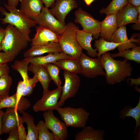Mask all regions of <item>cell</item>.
I'll return each instance as SVG.
<instances>
[{
	"instance_id": "1",
	"label": "cell",
	"mask_w": 140,
	"mask_h": 140,
	"mask_svg": "<svg viewBox=\"0 0 140 140\" xmlns=\"http://www.w3.org/2000/svg\"><path fill=\"white\" fill-rule=\"evenodd\" d=\"M100 60L102 66L106 71L107 83L113 85L121 83L131 75L133 68L128 61L115 60L108 52L102 55Z\"/></svg>"
},
{
	"instance_id": "2",
	"label": "cell",
	"mask_w": 140,
	"mask_h": 140,
	"mask_svg": "<svg viewBox=\"0 0 140 140\" xmlns=\"http://www.w3.org/2000/svg\"><path fill=\"white\" fill-rule=\"evenodd\" d=\"M4 6L9 12L0 6V12L5 16L4 18L0 19L2 20V23L13 26L23 34L29 42L31 41L29 36L31 32L30 29L37 24L36 20L27 17L16 7L9 6L5 3Z\"/></svg>"
},
{
	"instance_id": "3",
	"label": "cell",
	"mask_w": 140,
	"mask_h": 140,
	"mask_svg": "<svg viewBox=\"0 0 140 140\" xmlns=\"http://www.w3.org/2000/svg\"><path fill=\"white\" fill-rule=\"evenodd\" d=\"M2 50L14 58L28 45V41L16 27L9 24L5 29Z\"/></svg>"
},
{
	"instance_id": "4",
	"label": "cell",
	"mask_w": 140,
	"mask_h": 140,
	"mask_svg": "<svg viewBox=\"0 0 140 140\" xmlns=\"http://www.w3.org/2000/svg\"><path fill=\"white\" fill-rule=\"evenodd\" d=\"M79 26L72 22L66 25L65 30L60 35L59 43L62 52L71 57L79 59L82 52V48L76 38Z\"/></svg>"
},
{
	"instance_id": "5",
	"label": "cell",
	"mask_w": 140,
	"mask_h": 140,
	"mask_svg": "<svg viewBox=\"0 0 140 140\" xmlns=\"http://www.w3.org/2000/svg\"><path fill=\"white\" fill-rule=\"evenodd\" d=\"M67 127L83 128L85 126L90 113L83 108L58 107L56 109Z\"/></svg>"
},
{
	"instance_id": "6",
	"label": "cell",
	"mask_w": 140,
	"mask_h": 140,
	"mask_svg": "<svg viewBox=\"0 0 140 140\" xmlns=\"http://www.w3.org/2000/svg\"><path fill=\"white\" fill-rule=\"evenodd\" d=\"M74 15V22L80 24L84 31L92 33L94 39H97L100 36L101 22L80 7L75 12Z\"/></svg>"
},
{
	"instance_id": "7",
	"label": "cell",
	"mask_w": 140,
	"mask_h": 140,
	"mask_svg": "<svg viewBox=\"0 0 140 140\" xmlns=\"http://www.w3.org/2000/svg\"><path fill=\"white\" fill-rule=\"evenodd\" d=\"M63 75L65 83L62 87L61 94L58 101L59 107L63 106L67 99L75 96L78 91L80 84V79L78 74L64 71Z\"/></svg>"
},
{
	"instance_id": "8",
	"label": "cell",
	"mask_w": 140,
	"mask_h": 140,
	"mask_svg": "<svg viewBox=\"0 0 140 140\" xmlns=\"http://www.w3.org/2000/svg\"><path fill=\"white\" fill-rule=\"evenodd\" d=\"M62 90V87L60 86L57 87L53 90H48L43 93L41 99L36 102L33 105V110L35 112H38L56 110L59 107L58 100L61 97Z\"/></svg>"
},
{
	"instance_id": "9",
	"label": "cell",
	"mask_w": 140,
	"mask_h": 140,
	"mask_svg": "<svg viewBox=\"0 0 140 140\" xmlns=\"http://www.w3.org/2000/svg\"><path fill=\"white\" fill-rule=\"evenodd\" d=\"M81 74L85 77L93 78L98 75H106L102 66L100 59L89 57L82 52L79 58Z\"/></svg>"
},
{
	"instance_id": "10",
	"label": "cell",
	"mask_w": 140,
	"mask_h": 140,
	"mask_svg": "<svg viewBox=\"0 0 140 140\" xmlns=\"http://www.w3.org/2000/svg\"><path fill=\"white\" fill-rule=\"evenodd\" d=\"M53 110L44 111L43 116L45 124L55 136L57 140H65L68 136L67 127L65 123L54 115Z\"/></svg>"
},
{
	"instance_id": "11",
	"label": "cell",
	"mask_w": 140,
	"mask_h": 140,
	"mask_svg": "<svg viewBox=\"0 0 140 140\" xmlns=\"http://www.w3.org/2000/svg\"><path fill=\"white\" fill-rule=\"evenodd\" d=\"M37 24L47 28L60 35L65 30L66 25L60 22L45 6L42 8L41 13L35 20Z\"/></svg>"
},
{
	"instance_id": "12",
	"label": "cell",
	"mask_w": 140,
	"mask_h": 140,
	"mask_svg": "<svg viewBox=\"0 0 140 140\" xmlns=\"http://www.w3.org/2000/svg\"><path fill=\"white\" fill-rule=\"evenodd\" d=\"M76 0H56L49 9L50 12L58 20L64 25L67 15L73 9L77 8Z\"/></svg>"
},
{
	"instance_id": "13",
	"label": "cell",
	"mask_w": 140,
	"mask_h": 140,
	"mask_svg": "<svg viewBox=\"0 0 140 140\" xmlns=\"http://www.w3.org/2000/svg\"><path fill=\"white\" fill-rule=\"evenodd\" d=\"M36 32L31 40V46L59 43L60 35L45 27L39 26L36 28Z\"/></svg>"
},
{
	"instance_id": "14",
	"label": "cell",
	"mask_w": 140,
	"mask_h": 140,
	"mask_svg": "<svg viewBox=\"0 0 140 140\" xmlns=\"http://www.w3.org/2000/svg\"><path fill=\"white\" fill-rule=\"evenodd\" d=\"M3 133H9L25 121L22 116L18 115L14 108H9L4 112L2 119Z\"/></svg>"
},
{
	"instance_id": "15",
	"label": "cell",
	"mask_w": 140,
	"mask_h": 140,
	"mask_svg": "<svg viewBox=\"0 0 140 140\" xmlns=\"http://www.w3.org/2000/svg\"><path fill=\"white\" fill-rule=\"evenodd\" d=\"M117 27L125 26L128 23H135L138 16L135 8L127 3L116 14Z\"/></svg>"
},
{
	"instance_id": "16",
	"label": "cell",
	"mask_w": 140,
	"mask_h": 140,
	"mask_svg": "<svg viewBox=\"0 0 140 140\" xmlns=\"http://www.w3.org/2000/svg\"><path fill=\"white\" fill-rule=\"evenodd\" d=\"M110 41L121 44V45L117 47L119 52L132 48L136 46L131 38L130 39L128 38L126 29L125 26H120L116 29Z\"/></svg>"
},
{
	"instance_id": "17",
	"label": "cell",
	"mask_w": 140,
	"mask_h": 140,
	"mask_svg": "<svg viewBox=\"0 0 140 140\" xmlns=\"http://www.w3.org/2000/svg\"><path fill=\"white\" fill-rule=\"evenodd\" d=\"M20 10L28 18L35 20L44 7L41 0H20Z\"/></svg>"
},
{
	"instance_id": "18",
	"label": "cell",
	"mask_w": 140,
	"mask_h": 140,
	"mask_svg": "<svg viewBox=\"0 0 140 140\" xmlns=\"http://www.w3.org/2000/svg\"><path fill=\"white\" fill-rule=\"evenodd\" d=\"M62 52L59 43L48 44L31 46L24 53L25 58L38 56L46 53Z\"/></svg>"
},
{
	"instance_id": "19",
	"label": "cell",
	"mask_w": 140,
	"mask_h": 140,
	"mask_svg": "<svg viewBox=\"0 0 140 140\" xmlns=\"http://www.w3.org/2000/svg\"><path fill=\"white\" fill-rule=\"evenodd\" d=\"M116 14L107 15L105 19L101 22L100 37L110 41L113 33L117 28Z\"/></svg>"
},
{
	"instance_id": "20",
	"label": "cell",
	"mask_w": 140,
	"mask_h": 140,
	"mask_svg": "<svg viewBox=\"0 0 140 140\" xmlns=\"http://www.w3.org/2000/svg\"><path fill=\"white\" fill-rule=\"evenodd\" d=\"M76 38L81 48L87 51L89 56L92 57L97 56V49L96 48L93 49L91 44L92 41L94 39L92 33L85 32L83 30L79 29L76 32Z\"/></svg>"
},
{
	"instance_id": "21",
	"label": "cell",
	"mask_w": 140,
	"mask_h": 140,
	"mask_svg": "<svg viewBox=\"0 0 140 140\" xmlns=\"http://www.w3.org/2000/svg\"><path fill=\"white\" fill-rule=\"evenodd\" d=\"M28 71L32 72L37 76L39 81L43 87V93L49 90V85L51 80L47 70L43 65L31 63L28 66Z\"/></svg>"
},
{
	"instance_id": "22",
	"label": "cell",
	"mask_w": 140,
	"mask_h": 140,
	"mask_svg": "<svg viewBox=\"0 0 140 140\" xmlns=\"http://www.w3.org/2000/svg\"><path fill=\"white\" fill-rule=\"evenodd\" d=\"M75 137V140H104V131L100 129L95 130L90 126L83 127Z\"/></svg>"
},
{
	"instance_id": "23",
	"label": "cell",
	"mask_w": 140,
	"mask_h": 140,
	"mask_svg": "<svg viewBox=\"0 0 140 140\" xmlns=\"http://www.w3.org/2000/svg\"><path fill=\"white\" fill-rule=\"evenodd\" d=\"M45 56H36L30 58H25L29 63L38 65L52 63L59 60L72 57L63 52L56 53H50Z\"/></svg>"
},
{
	"instance_id": "24",
	"label": "cell",
	"mask_w": 140,
	"mask_h": 140,
	"mask_svg": "<svg viewBox=\"0 0 140 140\" xmlns=\"http://www.w3.org/2000/svg\"><path fill=\"white\" fill-rule=\"evenodd\" d=\"M52 63L57 66L61 70L81 74V70L79 58L72 57L61 59L55 61Z\"/></svg>"
},
{
	"instance_id": "25",
	"label": "cell",
	"mask_w": 140,
	"mask_h": 140,
	"mask_svg": "<svg viewBox=\"0 0 140 140\" xmlns=\"http://www.w3.org/2000/svg\"><path fill=\"white\" fill-rule=\"evenodd\" d=\"M118 116L121 120L129 119L131 117L134 118L136 125L134 132L138 127H140V98L138 102L135 107L127 105L123 107L119 112Z\"/></svg>"
},
{
	"instance_id": "26",
	"label": "cell",
	"mask_w": 140,
	"mask_h": 140,
	"mask_svg": "<svg viewBox=\"0 0 140 140\" xmlns=\"http://www.w3.org/2000/svg\"><path fill=\"white\" fill-rule=\"evenodd\" d=\"M22 116L27 125V134L26 140H38V134L37 127L34 123L33 117L28 113L23 112Z\"/></svg>"
},
{
	"instance_id": "27",
	"label": "cell",
	"mask_w": 140,
	"mask_h": 140,
	"mask_svg": "<svg viewBox=\"0 0 140 140\" xmlns=\"http://www.w3.org/2000/svg\"><path fill=\"white\" fill-rule=\"evenodd\" d=\"M113 58L120 57L124 58V60L128 61H133L138 64L140 63V47L136 46L131 49H126L118 53L111 54Z\"/></svg>"
},
{
	"instance_id": "28",
	"label": "cell",
	"mask_w": 140,
	"mask_h": 140,
	"mask_svg": "<svg viewBox=\"0 0 140 140\" xmlns=\"http://www.w3.org/2000/svg\"><path fill=\"white\" fill-rule=\"evenodd\" d=\"M120 43H117L105 40L100 37V39L95 41L94 46L97 49L98 53L97 58L100 59L101 55L108 51L113 50L121 45Z\"/></svg>"
},
{
	"instance_id": "29",
	"label": "cell",
	"mask_w": 140,
	"mask_h": 140,
	"mask_svg": "<svg viewBox=\"0 0 140 140\" xmlns=\"http://www.w3.org/2000/svg\"><path fill=\"white\" fill-rule=\"evenodd\" d=\"M127 3V0H112L106 8H102L99 12L107 15L116 14Z\"/></svg>"
},
{
	"instance_id": "30",
	"label": "cell",
	"mask_w": 140,
	"mask_h": 140,
	"mask_svg": "<svg viewBox=\"0 0 140 140\" xmlns=\"http://www.w3.org/2000/svg\"><path fill=\"white\" fill-rule=\"evenodd\" d=\"M29 63L28 60L24 58L21 61H15L13 64L11 66L13 69L20 74L23 78V80L27 82L29 78L27 74Z\"/></svg>"
},
{
	"instance_id": "31",
	"label": "cell",
	"mask_w": 140,
	"mask_h": 140,
	"mask_svg": "<svg viewBox=\"0 0 140 140\" xmlns=\"http://www.w3.org/2000/svg\"><path fill=\"white\" fill-rule=\"evenodd\" d=\"M38 134V140H57L54 135L50 131L45 122L40 120L36 125Z\"/></svg>"
},
{
	"instance_id": "32",
	"label": "cell",
	"mask_w": 140,
	"mask_h": 140,
	"mask_svg": "<svg viewBox=\"0 0 140 140\" xmlns=\"http://www.w3.org/2000/svg\"><path fill=\"white\" fill-rule=\"evenodd\" d=\"M46 69L51 78L57 86H61V82L59 76L60 69L56 65L50 63L42 65Z\"/></svg>"
},
{
	"instance_id": "33",
	"label": "cell",
	"mask_w": 140,
	"mask_h": 140,
	"mask_svg": "<svg viewBox=\"0 0 140 140\" xmlns=\"http://www.w3.org/2000/svg\"><path fill=\"white\" fill-rule=\"evenodd\" d=\"M12 80L9 74L0 77V95L2 98L9 96Z\"/></svg>"
},
{
	"instance_id": "34",
	"label": "cell",
	"mask_w": 140,
	"mask_h": 140,
	"mask_svg": "<svg viewBox=\"0 0 140 140\" xmlns=\"http://www.w3.org/2000/svg\"><path fill=\"white\" fill-rule=\"evenodd\" d=\"M38 81V78L35 74H34L33 78H29L28 82L24 91L22 96H30L33 92V88L35 86L36 83Z\"/></svg>"
},
{
	"instance_id": "35",
	"label": "cell",
	"mask_w": 140,
	"mask_h": 140,
	"mask_svg": "<svg viewBox=\"0 0 140 140\" xmlns=\"http://www.w3.org/2000/svg\"><path fill=\"white\" fill-rule=\"evenodd\" d=\"M14 57L6 53L2 52L0 51V64L12 61Z\"/></svg>"
},
{
	"instance_id": "36",
	"label": "cell",
	"mask_w": 140,
	"mask_h": 140,
	"mask_svg": "<svg viewBox=\"0 0 140 140\" xmlns=\"http://www.w3.org/2000/svg\"><path fill=\"white\" fill-rule=\"evenodd\" d=\"M9 136L6 140H19L18 127L15 128L9 133Z\"/></svg>"
},
{
	"instance_id": "37",
	"label": "cell",
	"mask_w": 140,
	"mask_h": 140,
	"mask_svg": "<svg viewBox=\"0 0 140 140\" xmlns=\"http://www.w3.org/2000/svg\"><path fill=\"white\" fill-rule=\"evenodd\" d=\"M18 133L20 140H25L26 138V135L25 128L23 124H20L18 127Z\"/></svg>"
},
{
	"instance_id": "38",
	"label": "cell",
	"mask_w": 140,
	"mask_h": 140,
	"mask_svg": "<svg viewBox=\"0 0 140 140\" xmlns=\"http://www.w3.org/2000/svg\"><path fill=\"white\" fill-rule=\"evenodd\" d=\"M10 69L7 63L0 64V77L2 76L9 74Z\"/></svg>"
},
{
	"instance_id": "39",
	"label": "cell",
	"mask_w": 140,
	"mask_h": 140,
	"mask_svg": "<svg viewBox=\"0 0 140 140\" xmlns=\"http://www.w3.org/2000/svg\"><path fill=\"white\" fill-rule=\"evenodd\" d=\"M135 24L132 25V28L136 31L140 30V14L139 15L137 22L135 23Z\"/></svg>"
},
{
	"instance_id": "40",
	"label": "cell",
	"mask_w": 140,
	"mask_h": 140,
	"mask_svg": "<svg viewBox=\"0 0 140 140\" xmlns=\"http://www.w3.org/2000/svg\"><path fill=\"white\" fill-rule=\"evenodd\" d=\"M43 3L45 5V7L48 8L51 7L54 3L56 0H41Z\"/></svg>"
},
{
	"instance_id": "41",
	"label": "cell",
	"mask_w": 140,
	"mask_h": 140,
	"mask_svg": "<svg viewBox=\"0 0 140 140\" xmlns=\"http://www.w3.org/2000/svg\"><path fill=\"white\" fill-rule=\"evenodd\" d=\"M134 134V139L135 140H140V127H138L135 131L134 132L133 134Z\"/></svg>"
},
{
	"instance_id": "42",
	"label": "cell",
	"mask_w": 140,
	"mask_h": 140,
	"mask_svg": "<svg viewBox=\"0 0 140 140\" xmlns=\"http://www.w3.org/2000/svg\"><path fill=\"white\" fill-rule=\"evenodd\" d=\"M5 35V29L0 27V51L2 50L1 44Z\"/></svg>"
},
{
	"instance_id": "43",
	"label": "cell",
	"mask_w": 140,
	"mask_h": 140,
	"mask_svg": "<svg viewBox=\"0 0 140 140\" xmlns=\"http://www.w3.org/2000/svg\"><path fill=\"white\" fill-rule=\"evenodd\" d=\"M130 79L131 80V82L129 84L130 86H132L134 85H140V78L138 77L136 79L131 78Z\"/></svg>"
},
{
	"instance_id": "44",
	"label": "cell",
	"mask_w": 140,
	"mask_h": 140,
	"mask_svg": "<svg viewBox=\"0 0 140 140\" xmlns=\"http://www.w3.org/2000/svg\"><path fill=\"white\" fill-rule=\"evenodd\" d=\"M127 3L135 7L140 5V0H127Z\"/></svg>"
},
{
	"instance_id": "45",
	"label": "cell",
	"mask_w": 140,
	"mask_h": 140,
	"mask_svg": "<svg viewBox=\"0 0 140 140\" xmlns=\"http://www.w3.org/2000/svg\"><path fill=\"white\" fill-rule=\"evenodd\" d=\"M20 0H8L7 5L10 6L16 7Z\"/></svg>"
},
{
	"instance_id": "46",
	"label": "cell",
	"mask_w": 140,
	"mask_h": 140,
	"mask_svg": "<svg viewBox=\"0 0 140 140\" xmlns=\"http://www.w3.org/2000/svg\"><path fill=\"white\" fill-rule=\"evenodd\" d=\"M4 113L1 109H0V136L3 133L2 119Z\"/></svg>"
},
{
	"instance_id": "47",
	"label": "cell",
	"mask_w": 140,
	"mask_h": 140,
	"mask_svg": "<svg viewBox=\"0 0 140 140\" xmlns=\"http://www.w3.org/2000/svg\"><path fill=\"white\" fill-rule=\"evenodd\" d=\"M94 0H84V1L87 6H89Z\"/></svg>"
},
{
	"instance_id": "48",
	"label": "cell",
	"mask_w": 140,
	"mask_h": 140,
	"mask_svg": "<svg viewBox=\"0 0 140 140\" xmlns=\"http://www.w3.org/2000/svg\"><path fill=\"white\" fill-rule=\"evenodd\" d=\"M139 15L140 14V5L135 7Z\"/></svg>"
},
{
	"instance_id": "49",
	"label": "cell",
	"mask_w": 140,
	"mask_h": 140,
	"mask_svg": "<svg viewBox=\"0 0 140 140\" xmlns=\"http://www.w3.org/2000/svg\"><path fill=\"white\" fill-rule=\"evenodd\" d=\"M2 99V97L0 95V102Z\"/></svg>"
},
{
	"instance_id": "50",
	"label": "cell",
	"mask_w": 140,
	"mask_h": 140,
	"mask_svg": "<svg viewBox=\"0 0 140 140\" xmlns=\"http://www.w3.org/2000/svg\"><path fill=\"white\" fill-rule=\"evenodd\" d=\"M1 140V139L0 138V140Z\"/></svg>"
}]
</instances>
